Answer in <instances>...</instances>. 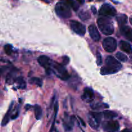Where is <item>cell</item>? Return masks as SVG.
Masks as SVG:
<instances>
[{"mask_svg": "<svg viewBox=\"0 0 132 132\" xmlns=\"http://www.w3.org/2000/svg\"><path fill=\"white\" fill-rule=\"evenodd\" d=\"M106 66L102 67L101 73L102 75L113 74L118 72L122 68V64L113 57L109 55L106 59Z\"/></svg>", "mask_w": 132, "mask_h": 132, "instance_id": "1", "label": "cell"}, {"mask_svg": "<svg viewBox=\"0 0 132 132\" xmlns=\"http://www.w3.org/2000/svg\"><path fill=\"white\" fill-rule=\"evenodd\" d=\"M98 27L101 32L106 36L112 35L114 32V27L113 23L108 17H100L97 21Z\"/></svg>", "mask_w": 132, "mask_h": 132, "instance_id": "2", "label": "cell"}, {"mask_svg": "<svg viewBox=\"0 0 132 132\" xmlns=\"http://www.w3.org/2000/svg\"><path fill=\"white\" fill-rule=\"evenodd\" d=\"M55 12L57 15L61 18H70L72 15V12H71L70 6H68L64 2H58L56 4L55 7Z\"/></svg>", "mask_w": 132, "mask_h": 132, "instance_id": "3", "label": "cell"}, {"mask_svg": "<svg viewBox=\"0 0 132 132\" xmlns=\"http://www.w3.org/2000/svg\"><path fill=\"white\" fill-rule=\"evenodd\" d=\"M103 116V113L101 112H90L88 113V122L92 128L97 130L99 128Z\"/></svg>", "mask_w": 132, "mask_h": 132, "instance_id": "4", "label": "cell"}, {"mask_svg": "<svg viewBox=\"0 0 132 132\" xmlns=\"http://www.w3.org/2000/svg\"><path fill=\"white\" fill-rule=\"evenodd\" d=\"M52 66L54 70V72H55V74L61 79L63 81H67L70 78L69 73L65 69L63 64H61L58 63H53Z\"/></svg>", "mask_w": 132, "mask_h": 132, "instance_id": "5", "label": "cell"}, {"mask_svg": "<svg viewBox=\"0 0 132 132\" xmlns=\"http://www.w3.org/2000/svg\"><path fill=\"white\" fill-rule=\"evenodd\" d=\"M99 13L102 16L112 18L116 15L117 11H116V9L110 4L104 3L99 9Z\"/></svg>", "mask_w": 132, "mask_h": 132, "instance_id": "6", "label": "cell"}, {"mask_svg": "<svg viewBox=\"0 0 132 132\" xmlns=\"http://www.w3.org/2000/svg\"><path fill=\"white\" fill-rule=\"evenodd\" d=\"M103 46L104 50L106 52H113L117 48V41L113 37H106L103 41Z\"/></svg>", "mask_w": 132, "mask_h": 132, "instance_id": "7", "label": "cell"}, {"mask_svg": "<svg viewBox=\"0 0 132 132\" xmlns=\"http://www.w3.org/2000/svg\"><path fill=\"white\" fill-rule=\"evenodd\" d=\"M119 123L117 121L108 120L103 124V128L107 132H117L119 130Z\"/></svg>", "mask_w": 132, "mask_h": 132, "instance_id": "8", "label": "cell"}, {"mask_svg": "<svg viewBox=\"0 0 132 132\" xmlns=\"http://www.w3.org/2000/svg\"><path fill=\"white\" fill-rule=\"evenodd\" d=\"M70 24L71 28L73 30V32H75L79 36H82L86 33V27L80 22L72 20L70 21Z\"/></svg>", "mask_w": 132, "mask_h": 132, "instance_id": "9", "label": "cell"}, {"mask_svg": "<svg viewBox=\"0 0 132 132\" xmlns=\"http://www.w3.org/2000/svg\"><path fill=\"white\" fill-rule=\"evenodd\" d=\"M37 61L39 64L43 67L47 72H48L51 68L52 62L48 57L46 55H41L37 58Z\"/></svg>", "mask_w": 132, "mask_h": 132, "instance_id": "10", "label": "cell"}, {"mask_svg": "<svg viewBox=\"0 0 132 132\" xmlns=\"http://www.w3.org/2000/svg\"><path fill=\"white\" fill-rule=\"evenodd\" d=\"M63 127L66 131H70L73 130L74 125V118L73 117H70L65 114L64 118L63 119Z\"/></svg>", "mask_w": 132, "mask_h": 132, "instance_id": "11", "label": "cell"}, {"mask_svg": "<svg viewBox=\"0 0 132 132\" xmlns=\"http://www.w3.org/2000/svg\"><path fill=\"white\" fill-rule=\"evenodd\" d=\"M88 32L91 38L94 41H99L101 39V35L97 28L94 24H91L88 27Z\"/></svg>", "mask_w": 132, "mask_h": 132, "instance_id": "12", "label": "cell"}, {"mask_svg": "<svg viewBox=\"0 0 132 132\" xmlns=\"http://www.w3.org/2000/svg\"><path fill=\"white\" fill-rule=\"evenodd\" d=\"M82 99L86 101L90 102L94 99V93L90 88H85L82 95Z\"/></svg>", "mask_w": 132, "mask_h": 132, "instance_id": "13", "label": "cell"}, {"mask_svg": "<svg viewBox=\"0 0 132 132\" xmlns=\"http://www.w3.org/2000/svg\"><path fill=\"white\" fill-rule=\"evenodd\" d=\"M121 32L125 38L132 42V28L128 26H122L121 28Z\"/></svg>", "mask_w": 132, "mask_h": 132, "instance_id": "14", "label": "cell"}, {"mask_svg": "<svg viewBox=\"0 0 132 132\" xmlns=\"http://www.w3.org/2000/svg\"><path fill=\"white\" fill-rule=\"evenodd\" d=\"M119 47L121 50L125 52L127 54H131L132 47L129 43L125 41H121L119 43Z\"/></svg>", "mask_w": 132, "mask_h": 132, "instance_id": "15", "label": "cell"}, {"mask_svg": "<svg viewBox=\"0 0 132 132\" xmlns=\"http://www.w3.org/2000/svg\"><path fill=\"white\" fill-rule=\"evenodd\" d=\"M13 104H14V103H12L10 105V107L9 108V110L7 111L6 113L5 114V117L3 119V121H2V123H1V125L3 126H5L8 124V122H9L10 121V117H12L11 114H12V108H13Z\"/></svg>", "mask_w": 132, "mask_h": 132, "instance_id": "16", "label": "cell"}, {"mask_svg": "<svg viewBox=\"0 0 132 132\" xmlns=\"http://www.w3.org/2000/svg\"><path fill=\"white\" fill-rule=\"evenodd\" d=\"M61 1L64 2V3L67 4L70 7L72 8L73 10H75V11H77L79 9V4L76 1H73V0H61Z\"/></svg>", "mask_w": 132, "mask_h": 132, "instance_id": "17", "label": "cell"}, {"mask_svg": "<svg viewBox=\"0 0 132 132\" xmlns=\"http://www.w3.org/2000/svg\"><path fill=\"white\" fill-rule=\"evenodd\" d=\"M116 20H117L119 24H120V25H123V24H126L127 23L128 17L125 14H119V15H117V17H116Z\"/></svg>", "mask_w": 132, "mask_h": 132, "instance_id": "18", "label": "cell"}, {"mask_svg": "<svg viewBox=\"0 0 132 132\" xmlns=\"http://www.w3.org/2000/svg\"><path fill=\"white\" fill-rule=\"evenodd\" d=\"M34 113H35V117L37 120H40L42 117V109H41V106L38 104H36L34 107Z\"/></svg>", "mask_w": 132, "mask_h": 132, "instance_id": "19", "label": "cell"}, {"mask_svg": "<svg viewBox=\"0 0 132 132\" xmlns=\"http://www.w3.org/2000/svg\"><path fill=\"white\" fill-rule=\"evenodd\" d=\"M117 113H116L114 112H112V111H104L103 112V116L105 119L108 120H111V119H113V118H116V117H117Z\"/></svg>", "mask_w": 132, "mask_h": 132, "instance_id": "20", "label": "cell"}, {"mask_svg": "<svg viewBox=\"0 0 132 132\" xmlns=\"http://www.w3.org/2000/svg\"><path fill=\"white\" fill-rule=\"evenodd\" d=\"M15 81L18 84V87L20 89H24L26 88V82L22 77H17Z\"/></svg>", "mask_w": 132, "mask_h": 132, "instance_id": "21", "label": "cell"}, {"mask_svg": "<svg viewBox=\"0 0 132 132\" xmlns=\"http://www.w3.org/2000/svg\"><path fill=\"white\" fill-rule=\"evenodd\" d=\"M79 17L80 19L82 21H86L90 18V14L88 12L85 11V10H81L79 13Z\"/></svg>", "mask_w": 132, "mask_h": 132, "instance_id": "22", "label": "cell"}, {"mask_svg": "<svg viewBox=\"0 0 132 132\" xmlns=\"http://www.w3.org/2000/svg\"><path fill=\"white\" fill-rule=\"evenodd\" d=\"M29 83L32 84V85H36L39 86V87H41L43 85L42 81L39 78L37 77H32L29 80Z\"/></svg>", "mask_w": 132, "mask_h": 132, "instance_id": "23", "label": "cell"}, {"mask_svg": "<svg viewBox=\"0 0 132 132\" xmlns=\"http://www.w3.org/2000/svg\"><path fill=\"white\" fill-rule=\"evenodd\" d=\"M116 57L118 60H119L120 61H122V62H126L128 61V57L126 56L125 54H124L122 52H117L116 55Z\"/></svg>", "mask_w": 132, "mask_h": 132, "instance_id": "24", "label": "cell"}, {"mask_svg": "<svg viewBox=\"0 0 132 132\" xmlns=\"http://www.w3.org/2000/svg\"><path fill=\"white\" fill-rule=\"evenodd\" d=\"M4 50H5V52L6 53V55H10L12 54L13 49H12V46L11 45H9V44H7L4 47Z\"/></svg>", "mask_w": 132, "mask_h": 132, "instance_id": "25", "label": "cell"}, {"mask_svg": "<svg viewBox=\"0 0 132 132\" xmlns=\"http://www.w3.org/2000/svg\"><path fill=\"white\" fill-rule=\"evenodd\" d=\"M102 56H101V54L97 52V64L98 66H101L102 64Z\"/></svg>", "mask_w": 132, "mask_h": 132, "instance_id": "26", "label": "cell"}, {"mask_svg": "<svg viewBox=\"0 0 132 132\" xmlns=\"http://www.w3.org/2000/svg\"><path fill=\"white\" fill-rule=\"evenodd\" d=\"M62 60H63V65H67V64L69 63L70 59L68 56H63L62 57Z\"/></svg>", "mask_w": 132, "mask_h": 132, "instance_id": "27", "label": "cell"}, {"mask_svg": "<svg viewBox=\"0 0 132 132\" xmlns=\"http://www.w3.org/2000/svg\"><path fill=\"white\" fill-rule=\"evenodd\" d=\"M19 109H17L16 111H15V113H14V114L12 115V119H16L17 117H18V116H19Z\"/></svg>", "mask_w": 132, "mask_h": 132, "instance_id": "28", "label": "cell"}, {"mask_svg": "<svg viewBox=\"0 0 132 132\" xmlns=\"http://www.w3.org/2000/svg\"><path fill=\"white\" fill-rule=\"evenodd\" d=\"M91 10H92V12L93 14H96L97 12V11L96 8H95L94 6H92V7H91Z\"/></svg>", "mask_w": 132, "mask_h": 132, "instance_id": "29", "label": "cell"}, {"mask_svg": "<svg viewBox=\"0 0 132 132\" xmlns=\"http://www.w3.org/2000/svg\"><path fill=\"white\" fill-rule=\"evenodd\" d=\"M31 107H32V106H31V105H30V104H26V105H25V110L27 111L28 110H29L30 108H31Z\"/></svg>", "mask_w": 132, "mask_h": 132, "instance_id": "30", "label": "cell"}, {"mask_svg": "<svg viewBox=\"0 0 132 132\" xmlns=\"http://www.w3.org/2000/svg\"><path fill=\"white\" fill-rule=\"evenodd\" d=\"M121 132H132V130H130V129H125Z\"/></svg>", "mask_w": 132, "mask_h": 132, "instance_id": "31", "label": "cell"}, {"mask_svg": "<svg viewBox=\"0 0 132 132\" xmlns=\"http://www.w3.org/2000/svg\"><path fill=\"white\" fill-rule=\"evenodd\" d=\"M79 119L80 121H81V124H82V125H83V126H86V125H85V122H84V121H82V120L80 118V117H79Z\"/></svg>", "mask_w": 132, "mask_h": 132, "instance_id": "32", "label": "cell"}, {"mask_svg": "<svg viewBox=\"0 0 132 132\" xmlns=\"http://www.w3.org/2000/svg\"><path fill=\"white\" fill-rule=\"evenodd\" d=\"M80 4H83L85 3V0H77Z\"/></svg>", "mask_w": 132, "mask_h": 132, "instance_id": "33", "label": "cell"}, {"mask_svg": "<svg viewBox=\"0 0 132 132\" xmlns=\"http://www.w3.org/2000/svg\"><path fill=\"white\" fill-rule=\"evenodd\" d=\"M130 23H131V24L132 25V16L130 17Z\"/></svg>", "mask_w": 132, "mask_h": 132, "instance_id": "34", "label": "cell"}, {"mask_svg": "<svg viewBox=\"0 0 132 132\" xmlns=\"http://www.w3.org/2000/svg\"><path fill=\"white\" fill-rule=\"evenodd\" d=\"M42 1H45V2H46V3H49V1H48V0H42Z\"/></svg>", "mask_w": 132, "mask_h": 132, "instance_id": "35", "label": "cell"}, {"mask_svg": "<svg viewBox=\"0 0 132 132\" xmlns=\"http://www.w3.org/2000/svg\"><path fill=\"white\" fill-rule=\"evenodd\" d=\"M89 1H93V0H88Z\"/></svg>", "mask_w": 132, "mask_h": 132, "instance_id": "36", "label": "cell"}, {"mask_svg": "<svg viewBox=\"0 0 132 132\" xmlns=\"http://www.w3.org/2000/svg\"><path fill=\"white\" fill-rule=\"evenodd\" d=\"M82 132H84V131H82Z\"/></svg>", "mask_w": 132, "mask_h": 132, "instance_id": "37", "label": "cell"}]
</instances>
